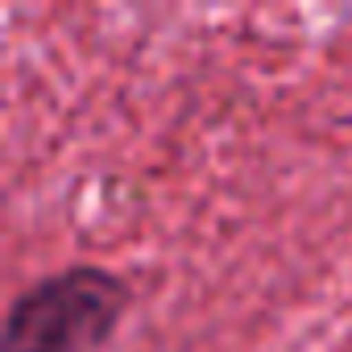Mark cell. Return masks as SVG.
<instances>
[{"label":"cell","instance_id":"1","mask_svg":"<svg viewBox=\"0 0 352 352\" xmlns=\"http://www.w3.org/2000/svg\"><path fill=\"white\" fill-rule=\"evenodd\" d=\"M129 311V286L104 265L58 270L21 290L5 315L0 352H96Z\"/></svg>","mask_w":352,"mask_h":352}]
</instances>
